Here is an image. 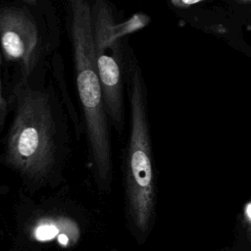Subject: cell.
Listing matches in <instances>:
<instances>
[{
	"label": "cell",
	"mask_w": 251,
	"mask_h": 251,
	"mask_svg": "<svg viewBox=\"0 0 251 251\" xmlns=\"http://www.w3.org/2000/svg\"><path fill=\"white\" fill-rule=\"evenodd\" d=\"M16 111L6 145L8 164L29 178H41L55 162L54 121L48 95L23 79L16 87Z\"/></svg>",
	"instance_id": "1"
},
{
	"label": "cell",
	"mask_w": 251,
	"mask_h": 251,
	"mask_svg": "<svg viewBox=\"0 0 251 251\" xmlns=\"http://www.w3.org/2000/svg\"><path fill=\"white\" fill-rule=\"evenodd\" d=\"M0 44L5 57L20 65L26 79L36 65L39 47L36 23L26 9L0 8Z\"/></svg>",
	"instance_id": "4"
},
{
	"label": "cell",
	"mask_w": 251,
	"mask_h": 251,
	"mask_svg": "<svg viewBox=\"0 0 251 251\" xmlns=\"http://www.w3.org/2000/svg\"><path fill=\"white\" fill-rule=\"evenodd\" d=\"M238 3H242V4H247V3H251V0H235Z\"/></svg>",
	"instance_id": "7"
},
{
	"label": "cell",
	"mask_w": 251,
	"mask_h": 251,
	"mask_svg": "<svg viewBox=\"0 0 251 251\" xmlns=\"http://www.w3.org/2000/svg\"><path fill=\"white\" fill-rule=\"evenodd\" d=\"M173 5H175L176 7H179V8H185L188 6H191L193 4H196L202 0H171Z\"/></svg>",
	"instance_id": "5"
},
{
	"label": "cell",
	"mask_w": 251,
	"mask_h": 251,
	"mask_svg": "<svg viewBox=\"0 0 251 251\" xmlns=\"http://www.w3.org/2000/svg\"><path fill=\"white\" fill-rule=\"evenodd\" d=\"M5 105V101H4V98H3V95H2V89H1V80H0V111L3 109Z\"/></svg>",
	"instance_id": "6"
},
{
	"label": "cell",
	"mask_w": 251,
	"mask_h": 251,
	"mask_svg": "<svg viewBox=\"0 0 251 251\" xmlns=\"http://www.w3.org/2000/svg\"><path fill=\"white\" fill-rule=\"evenodd\" d=\"M130 133L126 154V191L127 207L135 229L149 232L156 207V185L150 130L147 117L146 88L138 65L128 71Z\"/></svg>",
	"instance_id": "2"
},
{
	"label": "cell",
	"mask_w": 251,
	"mask_h": 251,
	"mask_svg": "<svg viewBox=\"0 0 251 251\" xmlns=\"http://www.w3.org/2000/svg\"><path fill=\"white\" fill-rule=\"evenodd\" d=\"M25 2H27V3H31V4H33V3H35V1L36 0H25Z\"/></svg>",
	"instance_id": "9"
},
{
	"label": "cell",
	"mask_w": 251,
	"mask_h": 251,
	"mask_svg": "<svg viewBox=\"0 0 251 251\" xmlns=\"http://www.w3.org/2000/svg\"><path fill=\"white\" fill-rule=\"evenodd\" d=\"M94 49L99 77L108 115L118 127L123 124V37L145 25V17L135 15L117 23L106 0H95L91 6Z\"/></svg>",
	"instance_id": "3"
},
{
	"label": "cell",
	"mask_w": 251,
	"mask_h": 251,
	"mask_svg": "<svg viewBox=\"0 0 251 251\" xmlns=\"http://www.w3.org/2000/svg\"><path fill=\"white\" fill-rule=\"evenodd\" d=\"M248 240H249V243H250V249H251V227L249 228L248 230Z\"/></svg>",
	"instance_id": "8"
}]
</instances>
